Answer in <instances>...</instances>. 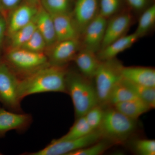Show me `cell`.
Listing matches in <instances>:
<instances>
[{
  "label": "cell",
  "mask_w": 155,
  "mask_h": 155,
  "mask_svg": "<svg viewBox=\"0 0 155 155\" xmlns=\"http://www.w3.org/2000/svg\"><path fill=\"white\" fill-rule=\"evenodd\" d=\"M132 21L131 14L127 12L117 13L109 18L101 49L125 35Z\"/></svg>",
  "instance_id": "cell-10"
},
{
  "label": "cell",
  "mask_w": 155,
  "mask_h": 155,
  "mask_svg": "<svg viewBox=\"0 0 155 155\" xmlns=\"http://www.w3.org/2000/svg\"><path fill=\"white\" fill-rule=\"evenodd\" d=\"M122 77L130 82L155 87V70L150 67H122Z\"/></svg>",
  "instance_id": "cell-15"
},
{
  "label": "cell",
  "mask_w": 155,
  "mask_h": 155,
  "mask_svg": "<svg viewBox=\"0 0 155 155\" xmlns=\"http://www.w3.org/2000/svg\"><path fill=\"white\" fill-rule=\"evenodd\" d=\"M122 64L116 58L101 61L94 78L99 104L108 105L110 95L114 86L122 79Z\"/></svg>",
  "instance_id": "cell-4"
},
{
  "label": "cell",
  "mask_w": 155,
  "mask_h": 155,
  "mask_svg": "<svg viewBox=\"0 0 155 155\" xmlns=\"http://www.w3.org/2000/svg\"><path fill=\"white\" fill-rule=\"evenodd\" d=\"M110 142L104 140L72 152L68 155H98L101 154L110 146Z\"/></svg>",
  "instance_id": "cell-26"
},
{
  "label": "cell",
  "mask_w": 155,
  "mask_h": 155,
  "mask_svg": "<svg viewBox=\"0 0 155 155\" xmlns=\"http://www.w3.org/2000/svg\"><path fill=\"white\" fill-rule=\"evenodd\" d=\"M102 107L97 105L91 108L84 116L90 127L93 130H97L102 121L104 110Z\"/></svg>",
  "instance_id": "cell-27"
},
{
  "label": "cell",
  "mask_w": 155,
  "mask_h": 155,
  "mask_svg": "<svg viewBox=\"0 0 155 155\" xmlns=\"http://www.w3.org/2000/svg\"><path fill=\"white\" fill-rule=\"evenodd\" d=\"M38 10L36 5L26 2L22 3L10 11L8 20H6V34L10 36L32 21Z\"/></svg>",
  "instance_id": "cell-12"
},
{
  "label": "cell",
  "mask_w": 155,
  "mask_h": 155,
  "mask_svg": "<svg viewBox=\"0 0 155 155\" xmlns=\"http://www.w3.org/2000/svg\"><path fill=\"white\" fill-rule=\"evenodd\" d=\"M121 0H99V14L109 19L118 13Z\"/></svg>",
  "instance_id": "cell-29"
},
{
  "label": "cell",
  "mask_w": 155,
  "mask_h": 155,
  "mask_svg": "<svg viewBox=\"0 0 155 155\" xmlns=\"http://www.w3.org/2000/svg\"><path fill=\"white\" fill-rule=\"evenodd\" d=\"M91 80L81 74L69 71L67 73L66 93L72 99L76 119L99 104L95 87Z\"/></svg>",
  "instance_id": "cell-2"
},
{
  "label": "cell",
  "mask_w": 155,
  "mask_h": 155,
  "mask_svg": "<svg viewBox=\"0 0 155 155\" xmlns=\"http://www.w3.org/2000/svg\"><path fill=\"white\" fill-rule=\"evenodd\" d=\"M73 60L81 74L90 79L94 78L101 62L97 53L84 48L78 52Z\"/></svg>",
  "instance_id": "cell-16"
},
{
  "label": "cell",
  "mask_w": 155,
  "mask_h": 155,
  "mask_svg": "<svg viewBox=\"0 0 155 155\" xmlns=\"http://www.w3.org/2000/svg\"><path fill=\"white\" fill-rule=\"evenodd\" d=\"M94 131L91 128L84 116L76 119L69 131L61 137V140L75 139L83 137Z\"/></svg>",
  "instance_id": "cell-25"
},
{
  "label": "cell",
  "mask_w": 155,
  "mask_h": 155,
  "mask_svg": "<svg viewBox=\"0 0 155 155\" xmlns=\"http://www.w3.org/2000/svg\"><path fill=\"white\" fill-rule=\"evenodd\" d=\"M138 98L132 90L123 81L122 78L116 84L111 92L108 105L114 106L118 103Z\"/></svg>",
  "instance_id": "cell-20"
},
{
  "label": "cell",
  "mask_w": 155,
  "mask_h": 155,
  "mask_svg": "<svg viewBox=\"0 0 155 155\" xmlns=\"http://www.w3.org/2000/svg\"><path fill=\"white\" fill-rule=\"evenodd\" d=\"M2 153H0V155H2Z\"/></svg>",
  "instance_id": "cell-37"
},
{
  "label": "cell",
  "mask_w": 155,
  "mask_h": 155,
  "mask_svg": "<svg viewBox=\"0 0 155 155\" xmlns=\"http://www.w3.org/2000/svg\"><path fill=\"white\" fill-rule=\"evenodd\" d=\"M6 22L4 16L0 17V48L2 47L6 35Z\"/></svg>",
  "instance_id": "cell-33"
},
{
  "label": "cell",
  "mask_w": 155,
  "mask_h": 155,
  "mask_svg": "<svg viewBox=\"0 0 155 155\" xmlns=\"http://www.w3.org/2000/svg\"><path fill=\"white\" fill-rule=\"evenodd\" d=\"M40 3L52 15L72 14V0H41Z\"/></svg>",
  "instance_id": "cell-24"
},
{
  "label": "cell",
  "mask_w": 155,
  "mask_h": 155,
  "mask_svg": "<svg viewBox=\"0 0 155 155\" xmlns=\"http://www.w3.org/2000/svg\"><path fill=\"white\" fill-rule=\"evenodd\" d=\"M23 0H0V7L3 16L6 11H11L22 4Z\"/></svg>",
  "instance_id": "cell-31"
},
{
  "label": "cell",
  "mask_w": 155,
  "mask_h": 155,
  "mask_svg": "<svg viewBox=\"0 0 155 155\" xmlns=\"http://www.w3.org/2000/svg\"><path fill=\"white\" fill-rule=\"evenodd\" d=\"M41 0H27V2L36 5L39 3H40Z\"/></svg>",
  "instance_id": "cell-34"
},
{
  "label": "cell",
  "mask_w": 155,
  "mask_h": 155,
  "mask_svg": "<svg viewBox=\"0 0 155 155\" xmlns=\"http://www.w3.org/2000/svg\"><path fill=\"white\" fill-rule=\"evenodd\" d=\"M98 130H96L81 138L71 140H53L42 149L35 152L25 153L28 155H68L69 153L89 146L101 139Z\"/></svg>",
  "instance_id": "cell-7"
},
{
  "label": "cell",
  "mask_w": 155,
  "mask_h": 155,
  "mask_svg": "<svg viewBox=\"0 0 155 155\" xmlns=\"http://www.w3.org/2000/svg\"><path fill=\"white\" fill-rule=\"evenodd\" d=\"M136 121L115 108H110L104 111L102 121L97 130L102 138L112 143H122L134 132L136 127Z\"/></svg>",
  "instance_id": "cell-3"
},
{
  "label": "cell",
  "mask_w": 155,
  "mask_h": 155,
  "mask_svg": "<svg viewBox=\"0 0 155 155\" xmlns=\"http://www.w3.org/2000/svg\"><path fill=\"white\" fill-rule=\"evenodd\" d=\"M133 147L136 153L139 155L155 154V140H136L134 142Z\"/></svg>",
  "instance_id": "cell-30"
},
{
  "label": "cell",
  "mask_w": 155,
  "mask_h": 155,
  "mask_svg": "<svg viewBox=\"0 0 155 155\" xmlns=\"http://www.w3.org/2000/svg\"><path fill=\"white\" fill-rule=\"evenodd\" d=\"M52 17L57 42L79 39L81 34L72 14H57L52 15Z\"/></svg>",
  "instance_id": "cell-14"
},
{
  "label": "cell",
  "mask_w": 155,
  "mask_h": 155,
  "mask_svg": "<svg viewBox=\"0 0 155 155\" xmlns=\"http://www.w3.org/2000/svg\"><path fill=\"white\" fill-rule=\"evenodd\" d=\"M68 72L65 66L50 64L37 69L20 79L19 99L22 101L28 96L43 93H66Z\"/></svg>",
  "instance_id": "cell-1"
},
{
  "label": "cell",
  "mask_w": 155,
  "mask_h": 155,
  "mask_svg": "<svg viewBox=\"0 0 155 155\" xmlns=\"http://www.w3.org/2000/svg\"><path fill=\"white\" fill-rule=\"evenodd\" d=\"M138 39L134 33L124 35L100 50L97 53V55L101 61L114 59L120 53L131 47Z\"/></svg>",
  "instance_id": "cell-17"
},
{
  "label": "cell",
  "mask_w": 155,
  "mask_h": 155,
  "mask_svg": "<svg viewBox=\"0 0 155 155\" xmlns=\"http://www.w3.org/2000/svg\"><path fill=\"white\" fill-rule=\"evenodd\" d=\"M107 19L99 14L82 33V48L97 53L101 48Z\"/></svg>",
  "instance_id": "cell-8"
},
{
  "label": "cell",
  "mask_w": 155,
  "mask_h": 155,
  "mask_svg": "<svg viewBox=\"0 0 155 155\" xmlns=\"http://www.w3.org/2000/svg\"><path fill=\"white\" fill-rule=\"evenodd\" d=\"M2 60L12 70L21 73V78L49 64L47 56L43 52H35L22 48L9 50Z\"/></svg>",
  "instance_id": "cell-5"
},
{
  "label": "cell",
  "mask_w": 155,
  "mask_h": 155,
  "mask_svg": "<svg viewBox=\"0 0 155 155\" xmlns=\"http://www.w3.org/2000/svg\"><path fill=\"white\" fill-rule=\"evenodd\" d=\"M123 81L132 90L139 99L153 109L155 107V87L139 85L130 82L122 78Z\"/></svg>",
  "instance_id": "cell-23"
},
{
  "label": "cell",
  "mask_w": 155,
  "mask_h": 155,
  "mask_svg": "<svg viewBox=\"0 0 155 155\" xmlns=\"http://www.w3.org/2000/svg\"><path fill=\"white\" fill-rule=\"evenodd\" d=\"M155 22V5L150 6L144 11L139 19L134 33L139 38L143 37L153 27Z\"/></svg>",
  "instance_id": "cell-22"
},
{
  "label": "cell",
  "mask_w": 155,
  "mask_h": 155,
  "mask_svg": "<svg viewBox=\"0 0 155 155\" xmlns=\"http://www.w3.org/2000/svg\"><path fill=\"white\" fill-rule=\"evenodd\" d=\"M2 16H3L2 14V13H1V11H0V17H2Z\"/></svg>",
  "instance_id": "cell-35"
},
{
  "label": "cell",
  "mask_w": 155,
  "mask_h": 155,
  "mask_svg": "<svg viewBox=\"0 0 155 155\" xmlns=\"http://www.w3.org/2000/svg\"><path fill=\"white\" fill-rule=\"evenodd\" d=\"M36 29V25L34 18L32 21L27 25L17 30L9 36L10 39L11 49L22 47L30 38Z\"/></svg>",
  "instance_id": "cell-21"
},
{
  "label": "cell",
  "mask_w": 155,
  "mask_h": 155,
  "mask_svg": "<svg viewBox=\"0 0 155 155\" xmlns=\"http://www.w3.org/2000/svg\"><path fill=\"white\" fill-rule=\"evenodd\" d=\"M32 116L29 114L17 113L0 108V138L12 130L25 131L32 122Z\"/></svg>",
  "instance_id": "cell-9"
},
{
  "label": "cell",
  "mask_w": 155,
  "mask_h": 155,
  "mask_svg": "<svg viewBox=\"0 0 155 155\" xmlns=\"http://www.w3.org/2000/svg\"><path fill=\"white\" fill-rule=\"evenodd\" d=\"M19 81L15 72L0 59V102L8 110L23 113L19 96Z\"/></svg>",
  "instance_id": "cell-6"
},
{
  "label": "cell",
  "mask_w": 155,
  "mask_h": 155,
  "mask_svg": "<svg viewBox=\"0 0 155 155\" xmlns=\"http://www.w3.org/2000/svg\"><path fill=\"white\" fill-rule=\"evenodd\" d=\"M34 21L37 29L43 37L47 46L54 45L57 41L52 15L41 6L38 8Z\"/></svg>",
  "instance_id": "cell-18"
},
{
  "label": "cell",
  "mask_w": 155,
  "mask_h": 155,
  "mask_svg": "<svg viewBox=\"0 0 155 155\" xmlns=\"http://www.w3.org/2000/svg\"><path fill=\"white\" fill-rule=\"evenodd\" d=\"M148 0H126L130 7L137 11L143 10L146 8Z\"/></svg>",
  "instance_id": "cell-32"
},
{
  "label": "cell",
  "mask_w": 155,
  "mask_h": 155,
  "mask_svg": "<svg viewBox=\"0 0 155 155\" xmlns=\"http://www.w3.org/2000/svg\"><path fill=\"white\" fill-rule=\"evenodd\" d=\"M0 11H1V13H2V15H3L2 12V9H1V7H0Z\"/></svg>",
  "instance_id": "cell-36"
},
{
  "label": "cell",
  "mask_w": 155,
  "mask_h": 155,
  "mask_svg": "<svg viewBox=\"0 0 155 155\" xmlns=\"http://www.w3.org/2000/svg\"><path fill=\"white\" fill-rule=\"evenodd\" d=\"M47 46L44 38L36 28L28 41L20 48L35 52H42Z\"/></svg>",
  "instance_id": "cell-28"
},
{
  "label": "cell",
  "mask_w": 155,
  "mask_h": 155,
  "mask_svg": "<svg viewBox=\"0 0 155 155\" xmlns=\"http://www.w3.org/2000/svg\"><path fill=\"white\" fill-rule=\"evenodd\" d=\"M99 0H76L72 15L81 34L99 14Z\"/></svg>",
  "instance_id": "cell-11"
},
{
  "label": "cell",
  "mask_w": 155,
  "mask_h": 155,
  "mask_svg": "<svg viewBox=\"0 0 155 155\" xmlns=\"http://www.w3.org/2000/svg\"><path fill=\"white\" fill-rule=\"evenodd\" d=\"M113 107L123 115L134 120L151 109L147 104L139 98L118 103Z\"/></svg>",
  "instance_id": "cell-19"
},
{
  "label": "cell",
  "mask_w": 155,
  "mask_h": 155,
  "mask_svg": "<svg viewBox=\"0 0 155 155\" xmlns=\"http://www.w3.org/2000/svg\"><path fill=\"white\" fill-rule=\"evenodd\" d=\"M53 46L48 59L49 63L57 66H65L73 60L79 51L81 45L79 39H75L58 41Z\"/></svg>",
  "instance_id": "cell-13"
}]
</instances>
